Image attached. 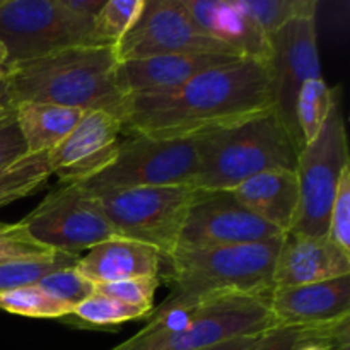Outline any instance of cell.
Masks as SVG:
<instances>
[{
    "label": "cell",
    "instance_id": "obj_1",
    "mask_svg": "<svg viewBox=\"0 0 350 350\" xmlns=\"http://www.w3.org/2000/svg\"><path fill=\"white\" fill-rule=\"evenodd\" d=\"M275 106L267 62L238 58L170 92L126 98L122 132L185 139L232 125Z\"/></svg>",
    "mask_w": 350,
    "mask_h": 350
},
{
    "label": "cell",
    "instance_id": "obj_2",
    "mask_svg": "<svg viewBox=\"0 0 350 350\" xmlns=\"http://www.w3.org/2000/svg\"><path fill=\"white\" fill-rule=\"evenodd\" d=\"M115 46L84 44L7 68L10 105L48 103L122 120L126 98L116 84Z\"/></svg>",
    "mask_w": 350,
    "mask_h": 350
},
{
    "label": "cell",
    "instance_id": "obj_3",
    "mask_svg": "<svg viewBox=\"0 0 350 350\" xmlns=\"http://www.w3.org/2000/svg\"><path fill=\"white\" fill-rule=\"evenodd\" d=\"M198 190H234L270 170H296L303 149L275 106L232 125L195 135Z\"/></svg>",
    "mask_w": 350,
    "mask_h": 350
},
{
    "label": "cell",
    "instance_id": "obj_4",
    "mask_svg": "<svg viewBox=\"0 0 350 350\" xmlns=\"http://www.w3.org/2000/svg\"><path fill=\"white\" fill-rule=\"evenodd\" d=\"M270 330L269 296L219 294L152 311L146 328L109 350H205Z\"/></svg>",
    "mask_w": 350,
    "mask_h": 350
},
{
    "label": "cell",
    "instance_id": "obj_5",
    "mask_svg": "<svg viewBox=\"0 0 350 350\" xmlns=\"http://www.w3.org/2000/svg\"><path fill=\"white\" fill-rule=\"evenodd\" d=\"M282 238L219 248H181L167 258L164 279L171 293L152 311H164L219 294L269 296Z\"/></svg>",
    "mask_w": 350,
    "mask_h": 350
},
{
    "label": "cell",
    "instance_id": "obj_6",
    "mask_svg": "<svg viewBox=\"0 0 350 350\" xmlns=\"http://www.w3.org/2000/svg\"><path fill=\"white\" fill-rule=\"evenodd\" d=\"M94 19L65 5L64 0H2L0 43L7 68L72 46L96 44Z\"/></svg>",
    "mask_w": 350,
    "mask_h": 350
},
{
    "label": "cell",
    "instance_id": "obj_7",
    "mask_svg": "<svg viewBox=\"0 0 350 350\" xmlns=\"http://www.w3.org/2000/svg\"><path fill=\"white\" fill-rule=\"evenodd\" d=\"M195 190L191 185H164L105 191L98 198L116 236L150 246L164 260L180 245Z\"/></svg>",
    "mask_w": 350,
    "mask_h": 350
},
{
    "label": "cell",
    "instance_id": "obj_8",
    "mask_svg": "<svg viewBox=\"0 0 350 350\" xmlns=\"http://www.w3.org/2000/svg\"><path fill=\"white\" fill-rule=\"evenodd\" d=\"M197 170L195 137L156 139L129 135L120 142L115 159L101 173L81 185L96 195L129 188L191 185Z\"/></svg>",
    "mask_w": 350,
    "mask_h": 350
},
{
    "label": "cell",
    "instance_id": "obj_9",
    "mask_svg": "<svg viewBox=\"0 0 350 350\" xmlns=\"http://www.w3.org/2000/svg\"><path fill=\"white\" fill-rule=\"evenodd\" d=\"M21 222L44 248L68 255L81 256L85 250L116 236L98 195L81 183L55 187Z\"/></svg>",
    "mask_w": 350,
    "mask_h": 350
},
{
    "label": "cell",
    "instance_id": "obj_10",
    "mask_svg": "<svg viewBox=\"0 0 350 350\" xmlns=\"http://www.w3.org/2000/svg\"><path fill=\"white\" fill-rule=\"evenodd\" d=\"M347 133L337 96L330 116L317 139L304 144L297 156L299 214L293 231L310 236H327L328 215L340 183L342 171L349 166ZM291 232V231H289Z\"/></svg>",
    "mask_w": 350,
    "mask_h": 350
},
{
    "label": "cell",
    "instance_id": "obj_11",
    "mask_svg": "<svg viewBox=\"0 0 350 350\" xmlns=\"http://www.w3.org/2000/svg\"><path fill=\"white\" fill-rule=\"evenodd\" d=\"M118 62L157 55H222L239 57L228 44L205 34L183 0H146L135 26L115 46Z\"/></svg>",
    "mask_w": 350,
    "mask_h": 350
},
{
    "label": "cell",
    "instance_id": "obj_12",
    "mask_svg": "<svg viewBox=\"0 0 350 350\" xmlns=\"http://www.w3.org/2000/svg\"><path fill=\"white\" fill-rule=\"evenodd\" d=\"M284 236L246 211L229 190H195L180 234L181 248L250 245Z\"/></svg>",
    "mask_w": 350,
    "mask_h": 350
},
{
    "label": "cell",
    "instance_id": "obj_13",
    "mask_svg": "<svg viewBox=\"0 0 350 350\" xmlns=\"http://www.w3.org/2000/svg\"><path fill=\"white\" fill-rule=\"evenodd\" d=\"M269 41L270 57L267 65L272 75L275 109L301 147H304L294 111L297 92L306 81L323 77L314 16L291 21L289 24L270 34Z\"/></svg>",
    "mask_w": 350,
    "mask_h": 350
},
{
    "label": "cell",
    "instance_id": "obj_14",
    "mask_svg": "<svg viewBox=\"0 0 350 350\" xmlns=\"http://www.w3.org/2000/svg\"><path fill=\"white\" fill-rule=\"evenodd\" d=\"M122 120L103 111H88L51 152L46 154L51 174L60 183H84L101 173L118 152Z\"/></svg>",
    "mask_w": 350,
    "mask_h": 350
},
{
    "label": "cell",
    "instance_id": "obj_15",
    "mask_svg": "<svg viewBox=\"0 0 350 350\" xmlns=\"http://www.w3.org/2000/svg\"><path fill=\"white\" fill-rule=\"evenodd\" d=\"M273 328H320L349 321L350 275L297 287H275L269 294Z\"/></svg>",
    "mask_w": 350,
    "mask_h": 350
},
{
    "label": "cell",
    "instance_id": "obj_16",
    "mask_svg": "<svg viewBox=\"0 0 350 350\" xmlns=\"http://www.w3.org/2000/svg\"><path fill=\"white\" fill-rule=\"evenodd\" d=\"M344 275H350V255L328 236L294 231L284 234L273 267V289L308 286Z\"/></svg>",
    "mask_w": 350,
    "mask_h": 350
},
{
    "label": "cell",
    "instance_id": "obj_17",
    "mask_svg": "<svg viewBox=\"0 0 350 350\" xmlns=\"http://www.w3.org/2000/svg\"><path fill=\"white\" fill-rule=\"evenodd\" d=\"M236 57L222 55H157L118 62L116 84L125 98L170 92L202 72L221 67Z\"/></svg>",
    "mask_w": 350,
    "mask_h": 350
},
{
    "label": "cell",
    "instance_id": "obj_18",
    "mask_svg": "<svg viewBox=\"0 0 350 350\" xmlns=\"http://www.w3.org/2000/svg\"><path fill=\"white\" fill-rule=\"evenodd\" d=\"M183 5L205 34L228 44L239 57L269 62V36L239 9L238 2L183 0Z\"/></svg>",
    "mask_w": 350,
    "mask_h": 350
},
{
    "label": "cell",
    "instance_id": "obj_19",
    "mask_svg": "<svg viewBox=\"0 0 350 350\" xmlns=\"http://www.w3.org/2000/svg\"><path fill=\"white\" fill-rule=\"evenodd\" d=\"M231 191L246 211L263 222L282 234L293 231L301 202L296 170L263 171Z\"/></svg>",
    "mask_w": 350,
    "mask_h": 350
},
{
    "label": "cell",
    "instance_id": "obj_20",
    "mask_svg": "<svg viewBox=\"0 0 350 350\" xmlns=\"http://www.w3.org/2000/svg\"><path fill=\"white\" fill-rule=\"evenodd\" d=\"M75 269L98 286L137 277H159L163 256L150 246L115 236L88 250Z\"/></svg>",
    "mask_w": 350,
    "mask_h": 350
},
{
    "label": "cell",
    "instance_id": "obj_21",
    "mask_svg": "<svg viewBox=\"0 0 350 350\" xmlns=\"http://www.w3.org/2000/svg\"><path fill=\"white\" fill-rule=\"evenodd\" d=\"M17 126L21 130L27 156L48 154L67 139L84 111L48 103H21L14 106Z\"/></svg>",
    "mask_w": 350,
    "mask_h": 350
},
{
    "label": "cell",
    "instance_id": "obj_22",
    "mask_svg": "<svg viewBox=\"0 0 350 350\" xmlns=\"http://www.w3.org/2000/svg\"><path fill=\"white\" fill-rule=\"evenodd\" d=\"M152 311L146 308L130 306V304L120 303L108 296L94 293L88 299L74 308L68 317H65V323H70L74 327H85L92 330H108V328L118 327L126 321L142 320L149 318Z\"/></svg>",
    "mask_w": 350,
    "mask_h": 350
},
{
    "label": "cell",
    "instance_id": "obj_23",
    "mask_svg": "<svg viewBox=\"0 0 350 350\" xmlns=\"http://www.w3.org/2000/svg\"><path fill=\"white\" fill-rule=\"evenodd\" d=\"M337 99V89H330L323 77L311 79L301 85L296 99V125L304 144L317 139L330 116Z\"/></svg>",
    "mask_w": 350,
    "mask_h": 350
},
{
    "label": "cell",
    "instance_id": "obj_24",
    "mask_svg": "<svg viewBox=\"0 0 350 350\" xmlns=\"http://www.w3.org/2000/svg\"><path fill=\"white\" fill-rule=\"evenodd\" d=\"M349 342V321L334 327L320 328H275L262 337L250 350H301L306 345H327L345 349Z\"/></svg>",
    "mask_w": 350,
    "mask_h": 350
},
{
    "label": "cell",
    "instance_id": "obj_25",
    "mask_svg": "<svg viewBox=\"0 0 350 350\" xmlns=\"http://www.w3.org/2000/svg\"><path fill=\"white\" fill-rule=\"evenodd\" d=\"M239 9L267 34L299 17L317 16V0H236Z\"/></svg>",
    "mask_w": 350,
    "mask_h": 350
},
{
    "label": "cell",
    "instance_id": "obj_26",
    "mask_svg": "<svg viewBox=\"0 0 350 350\" xmlns=\"http://www.w3.org/2000/svg\"><path fill=\"white\" fill-rule=\"evenodd\" d=\"M51 171L46 154L26 156L0 174V208L33 195L46 183Z\"/></svg>",
    "mask_w": 350,
    "mask_h": 350
},
{
    "label": "cell",
    "instance_id": "obj_27",
    "mask_svg": "<svg viewBox=\"0 0 350 350\" xmlns=\"http://www.w3.org/2000/svg\"><path fill=\"white\" fill-rule=\"evenodd\" d=\"M146 7V0H105L92 23L96 44L116 46L135 26Z\"/></svg>",
    "mask_w": 350,
    "mask_h": 350
},
{
    "label": "cell",
    "instance_id": "obj_28",
    "mask_svg": "<svg viewBox=\"0 0 350 350\" xmlns=\"http://www.w3.org/2000/svg\"><path fill=\"white\" fill-rule=\"evenodd\" d=\"M0 310L17 317L38 320H64L74 311L67 304L58 303L44 294L36 284L0 293Z\"/></svg>",
    "mask_w": 350,
    "mask_h": 350
},
{
    "label": "cell",
    "instance_id": "obj_29",
    "mask_svg": "<svg viewBox=\"0 0 350 350\" xmlns=\"http://www.w3.org/2000/svg\"><path fill=\"white\" fill-rule=\"evenodd\" d=\"M79 258H81L79 255L57 252L53 255L41 256V258L0 263V293L17 289V287L34 286L48 273L67 269V267H75Z\"/></svg>",
    "mask_w": 350,
    "mask_h": 350
},
{
    "label": "cell",
    "instance_id": "obj_30",
    "mask_svg": "<svg viewBox=\"0 0 350 350\" xmlns=\"http://www.w3.org/2000/svg\"><path fill=\"white\" fill-rule=\"evenodd\" d=\"M44 294L53 297L58 303H64L74 310L77 304L94 294V284L77 272L75 267H67L57 272L48 273L36 284Z\"/></svg>",
    "mask_w": 350,
    "mask_h": 350
},
{
    "label": "cell",
    "instance_id": "obj_31",
    "mask_svg": "<svg viewBox=\"0 0 350 350\" xmlns=\"http://www.w3.org/2000/svg\"><path fill=\"white\" fill-rule=\"evenodd\" d=\"M53 250L44 248L43 245L31 238L23 222H0V263L17 262V260L41 258L53 255Z\"/></svg>",
    "mask_w": 350,
    "mask_h": 350
},
{
    "label": "cell",
    "instance_id": "obj_32",
    "mask_svg": "<svg viewBox=\"0 0 350 350\" xmlns=\"http://www.w3.org/2000/svg\"><path fill=\"white\" fill-rule=\"evenodd\" d=\"M159 287V277H137V279L120 280V282L98 284L94 286V293L108 296L120 303L130 306L154 310V296Z\"/></svg>",
    "mask_w": 350,
    "mask_h": 350
},
{
    "label": "cell",
    "instance_id": "obj_33",
    "mask_svg": "<svg viewBox=\"0 0 350 350\" xmlns=\"http://www.w3.org/2000/svg\"><path fill=\"white\" fill-rule=\"evenodd\" d=\"M327 236L342 252L350 255V164L344 167L328 215Z\"/></svg>",
    "mask_w": 350,
    "mask_h": 350
},
{
    "label": "cell",
    "instance_id": "obj_34",
    "mask_svg": "<svg viewBox=\"0 0 350 350\" xmlns=\"http://www.w3.org/2000/svg\"><path fill=\"white\" fill-rule=\"evenodd\" d=\"M27 156L14 108L0 113V174Z\"/></svg>",
    "mask_w": 350,
    "mask_h": 350
},
{
    "label": "cell",
    "instance_id": "obj_35",
    "mask_svg": "<svg viewBox=\"0 0 350 350\" xmlns=\"http://www.w3.org/2000/svg\"><path fill=\"white\" fill-rule=\"evenodd\" d=\"M64 2L65 5H67L70 10H74V12L81 14V16L84 17H91V19H94L96 14L101 10L105 0H64Z\"/></svg>",
    "mask_w": 350,
    "mask_h": 350
},
{
    "label": "cell",
    "instance_id": "obj_36",
    "mask_svg": "<svg viewBox=\"0 0 350 350\" xmlns=\"http://www.w3.org/2000/svg\"><path fill=\"white\" fill-rule=\"evenodd\" d=\"M265 335V334H263ZM263 335H253V337H241L234 338V340L224 342L221 345H215V347L205 349V350H250L255 347L260 340H262Z\"/></svg>",
    "mask_w": 350,
    "mask_h": 350
},
{
    "label": "cell",
    "instance_id": "obj_37",
    "mask_svg": "<svg viewBox=\"0 0 350 350\" xmlns=\"http://www.w3.org/2000/svg\"><path fill=\"white\" fill-rule=\"evenodd\" d=\"M10 108H12V105H10L9 85H7L5 79H2V81H0V113Z\"/></svg>",
    "mask_w": 350,
    "mask_h": 350
},
{
    "label": "cell",
    "instance_id": "obj_38",
    "mask_svg": "<svg viewBox=\"0 0 350 350\" xmlns=\"http://www.w3.org/2000/svg\"><path fill=\"white\" fill-rule=\"evenodd\" d=\"M5 75H7V55H5V50H3L2 43H0V81L5 79Z\"/></svg>",
    "mask_w": 350,
    "mask_h": 350
},
{
    "label": "cell",
    "instance_id": "obj_39",
    "mask_svg": "<svg viewBox=\"0 0 350 350\" xmlns=\"http://www.w3.org/2000/svg\"><path fill=\"white\" fill-rule=\"evenodd\" d=\"M301 350H335V349L327 347V345H306V347H303Z\"/></svg>",
    "mask_w": 350,
    "mask_h": 350
},
{
    "label": "cell",
    "instance_id": "obj_40",
    "mask_svg": "<svg viewBox=\"0 0 350 350\" xmlns=\"http://www.w3.org/2000/svg\"><path fill=\"white\" fill-rule=\"evenodd\" d=\"M0 2H2V0H0Z\"/></svg>",
    "mask_w": 350,
    "mask_h": 350
}]
</instances>
